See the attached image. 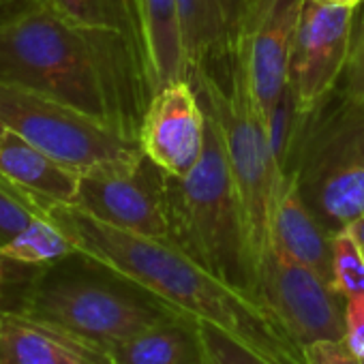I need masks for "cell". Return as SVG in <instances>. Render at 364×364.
<instances>
[{"mask_svg": "<svg viewBox=\"0 0 364 364\" xmlns=\"http://www.w3.org/2000/svg\"><path fill=\"white\" fill-rule=\"evenodd\" d=\"M0 82L35 90L135 137L150 90L135 41L37 3L0 24Z\"/></svg>", "mask_w": 364, "mask_h": 364, "instance_id": "1", "label": "cell"}, {"mask_svg": "<svg viewBox=\"0 0 364 364\" xmlns=\"http://www.w3.org/2000/svg\"><path fill=\"white\" fill-rule=\"evenodd\" d=\"M75 249L171 311L217 326L270 364H306L304 349L251 296L234 289L169 238L107 225L71 204H41Z\"/></svg>", "mask_w": 364, "mask_h": 364, "instance_id": "2", "label": "cell"}, {"mask_svg": "<svg viewBox=\"0 0 364 364\" xmlns=\"http://www.w3.org/2000/svg\"><path fill=\"white\" fill-rule=\"evenodd\" d=\"M167 210L169 240L255 300L257 262L251 232L221 133L208 112L200 163L182 178L167 176Z\"/></svg>", "mask_w": 364, "mask_h": 364, "instance_id": "3", "label": "cell"}, {"mask_svg": "<svg viewBox=\"0 0 364 364\" xmlns=\"http://www.w3.org/2000/svg\"><path fill=\"white\" fill-rule=\"evenodd\" d=\"M18 313L109 349L176 311L75 251L35 268Z\"/></svg>", "mask_w": 364, "mask_h": 364, "instance_id": "4", "label": "cell"}, {"mask_svg": "<svg viewBox=\"0 0 364 364\" xmlns=\"http://www.w3.org/2000/svg\"><path fill=\"white\" fill-rule=\"evenodd\" d=\"M285 176L332 236L362 219L364 105L336 86L304 116Z\"/></svg>", "mask_w": 364, "mask_h": 364, "instance_id": "5", "label": "cell"}, {"mask_svg": "<svg viewBox=\"0 0 364 364\" xmlns=\"http://www.w3.org/2000/svg\"><path fill=\"white\" fill-rule=\"evenodd\" d=\"M228 86L215 77L208 65L193 67L189 80L221 133L257 262L262 251L268 247L272 208L287 178L274 159L266 118L251 90L240 33L228 54Z\"/></svg>", "mask_w": 364, "mask_h": 364, "instance_id": "6", "label": "cell"}, {"mask_svg": "<svg viewBox=\"0 0 364 364\" xmlns=\"http://www.w3.org/2000/svg\"><path fill=\"white\" fill-rule=\"evenodd\" d=\"M0 129H9L75 173L127 167L144 152L139 139L46 95L0 82Z\"/></svg>", "mask_w": 364, "mask_h": 364, "instance_id": "7", "label": "cell"}, {"mask_svg": "<svg viewBox=\"0 0 364 364\" xmlns=\"http://www.w3.org/2000/svg\"><path fill=\"white\" fill-rule=\"evenodd\" d=\"M255 300L302 349L345 338V300L317 272L272 245L257 259Z\"/></svg>", "mask_w": 364, "mask_h": 364, "instance_id": "8", "label": "cell"}, {"mask_svg": "<svg viewBox=\"0 0 364 364\" xmlns=\"http://www.w3.org/2000/svg\"><path fill=\"white\" fill-rule=\"evenodd\" d=\"M71 206L124 232L169 238L167 173L146 154L127 167L82 173Z\"/></svg>", "mask_w": 364, "mask_h": 364, "instance_id": "9", "label": "cell"}, {"mask_svg": "<svg viewBox=\"0 0 364 364\" xmlns=\"http://www.w3.org/2000/svg\"><path fill=\"white\" fill-rule=\"evenodd\" d=\"M358 9L304 0L287 86L302 114L313 112L341 82L353 41Z\"/></svg>", "mask_w": 364, "mask_h": 364, "instance_id": "10", "label": "cell"}, {"mask_svg": "<svg viewBox=\"0 0 364 364\" xmlns=\"http://www.w3.org/2000/svg\"><path fill=\"white\" fill-rule=\"evenodd\" d=\"M141 152L167 176H187L202 159L206 109L191 80H173L156 88L139 124Z\"/></svg>", "mask_w": 364, "mask_h": 364, "instance_id": "11", "label": "cell"}, {"mask_svg": "<svg viewBox=\"0 0 364 364\" xmlns=\"http://www.w3.org/2000/svg\"><path fill=\"white\" fill-rule=\"evenodd\" d=\"M304 0H247L240 43L253 97L266 116L287 90L289 60Z\"/></svg>", "mask_w": 364, "mask_h": 364, "instance_id": "12", "label": "cell"}, {"mask_svg": "<svg viewBox=\"0 0 364 364\" xmlns=\"http://www.w3.org/2000/svg\"><path fill=\"white\" fill-rule=\"evenodd\" d=\"M0 364H114L107 349L18 311L0 313Z\"/></svg>", "mask_w": 364, "mask_h": 364, "instance_id": "13", "label": "cell"}, {"mask_svg": "<svg viewBox=\"0 0 364 364\" xmlns=\"http://www.w3.org/2000/svg\"><path fill=\"white\" fill-rule=\"evenodd\" d=\"M135 41L150 97L173 80H189L191 65L182 41L178 0H129Z\"/></svg>", "mask_w": 364, "mask_h": 364, "instance_id": "14", "label": "cell"}, {"mask_svg": "<svg viewBox=\"0 0 364 364\" xmlns=\"http://www.w3.org/2000/svg\"><path fill=\"white\" fill-rule=\"evenodd\" d=\"M268 245L289 259L311 268L326 283L334 281V236L304 204L294 180L287 178L274 202ZM334 289V287H332Z\"/></svg>", "mask_w": 364, "mask_h": 364, "instance_id": "15", "label": "cell"}, {"mask_svg": "<svg viewBox=\"0 0 364 364\" xmlns=\"http://www.w3.org/2000/svg\"><path fill=\"white\" fill-rule=\"evenodd\" d=\"M0 176L39 204H73L77 198L80 173L9 129H0Z\"/></svg>", "mask_w": 364, "mask_h": 364, "instance_id": "16", "label": "cell"}, {"mask_svg": "<svg viewBox=\"0 0 364 364\" xmlns=\"http://www.w3.org/2000/svg\"><path fill=\"white\" fill-rule=\"evenodd\" d=\"M114 364H206L200 321L180 313L107 349Z\"/></svg>", "mask_w": 364, "mask_h": 364, "instance_id": "17", "label": "cell"}, {"mask_svg": "<svg viewBox=\"0 0 364 364\" xmlns=\"http://www.w3.org/2000/svg\"><path fill=\"white\" fill-rule=\"evenodd\" d=\"M178 11L191 69L228 58L240 33L245 0H178Z\"/></svg>", "mask_w": 364, "mask_h": 364, "instance_id": "18", "label": "cell"}, {"mask_svg": "<svg viewBox=\"0 0 364 364\" xmlns=\"http://www.w3.org/2000/svg\"><path fill=\"white\" fill-rule=\"evenodd\" d=\"M75 245L60 230V225L48 215V210L35 217L11 242H7L0 253L28 264V266H46L58 262L71 253H75Z\"/></svg>", "mask_w": 364, "mask_h": 364, "instance_id": "19", "label": "cell"}, {"mask_svg": "<svg viewBox=\"0 0 364 364\" xmlns=\"http://www.w3.org/2000/svg\"><path fill=\"white\" fill-rule=\"evenodd\" d=\"M41 3L73 24L124 33L135 41V22L129 0H41Z\"/></svg>", "mask_w": 364, "mask_h": 364, "instance_id": "20", "label": "cell"}, {"mask_svg": "<svg viewBox=\"0 0 364 364\" xmlns=\"http://www.w3.org/2000/svg\"><path fill=\"white\" fill-rule=\"evenodd\" d=\"M43 213L46 208L37 202V198L18 189L5 176H0V249Z\"/></svg>", "mask_w": 364, "mask_h": 364, "instance_id": "21", "label": "cell"}, {"mask_svg": "<svg viewBox=\"0 0 364 364\" xmlns=\"http://www.w3.org/2000/svg\"><path fill=\"white\" fill-rule=\"evenodd\" d=\"M332 287L343 300L364 294V251L347 230L334 236Z\"/></svg>", "mask_w": 364, "mask_h": 364, "instance_id": "22", "label": "cell"}, {"mask_svg": "<svg viewBox=\"0 0 364 364\" xmlns=\"http://www.w3.org/2000/svg\"><path fill=\"white\" fill-rule=\"evenodd\" d=\"M200 332L206 351V364H270L253 349L232 338L217 326L200 321Z\"/></svg>", "mask_w": 364, "mask_h": 364, "instance_id": "23", "label": "cell"}, {"mask_svg": "<svg viewBox=\"0 0 364 364\" xmlns=\"http://www.w3.org/2000/svg\"><path fill=\"white\" fill-rule=\"evenodd\" d=\"M37 266L16 262L0 253V313L18 311L24 289Z\"/></svg>", "mask_w": 364, "mask_h": 364, "instance_id": "24", "label": "cell"}, {"mask_svg": "<svg viewBox=\"0 0 364 364\" xmlns=\"http://www.w3.org/2000/svg\"><path fill=\"white\" fill-rule=\"evenodd\" d=\"M338 88L347 97L364 105V22H355L351 52H349L343 77L338 82Z\"/></svg>", "mask_w": 364, "mask_h": 364, "instance_id": "25", "label": "cell"}, {"mask_svg": "<svg viewBox=\"0 0 364 364\" xmlns=\"http://www.w3.org/2000/svg\"><path fill=\"white\" fill-rule=\"evenodd\" d=\"M345 345L364 360V294L345 300Z\"/></svg>", "mask_w": 364, "mask_h": 364, "instance_id": "26", "label": "cell"}, {"mask_svg": "<svg viewBox=\"0 0 364 364\" xmlns=\"http://www.w3.org/2000/svg\"><path fill=\"white\" fill-rule=\"evenodd\" d=\"M306 364H362L358 355L349 351L345 341H319L304 347Z\"/></svg>", "mask_w": 364, "mask_h": 364, "instance_id": "27", "label": "cell"}, {"mask_svg": "<svg viewBox=\"0 0 364 364\" xmlns=\"http://www.w3.org/2000/svg\"><path fill=\"white\" fill-rule=\"evenodd\" d=\"M41 0H0V24H7Z\"/></svg>", "mask_w": 364, "mask_h": 364, "instance_id": "28", "label": "cell"}, {"mask_svg": "<svg viewBox=\"0 0 364 364\" xmlns=\"http://www.w3.org/2000/svg\"><path fill=\"white\" fill-rule=\"evenodd\" d=\"M313 3L328 5V7H347V9H360V7L364 5V0H313Z\"/></svg>", "mask_w": 364, "mask_h": 364, "instance_id": "29", "label": "cell"}, {"mask_svg": "<svg viewBox=\"0 0 364 364\" xmlns=\"http://www.w3.org/2000/svg\"><path fill=\"white\" fill-rule=\"evenodd\" d=\"M347 232L355 238V242L364 249V217L362 219H358V221H353L349 228H347Z\"/></svg>", "mask_w": 364, "mask_h": 364, "instance_id": "30", "label": "cell"}, {"mask_svg": "<svg viewBox=\"0 0 364 364\" xmlns=\"http://www.w3.org/2000/svg\"><path fill=\"white\" fill-rule=\"evenodd\" d=\"M355 20H358V22H364V5L358 9V16H355Z\"/></svg>", "mask_w": 364, "mask_h": 364, "instance_id": "31", "label": "cell"}, {"mask_svg": "<svg viewBox=\"0 0 364 364\" xmlns=\"http://www.w3.org/2000/svg\"><path fill=\"white\" fill-rule=\"evenodd\" d=\"M362 364H364V360H362Z\"/></svg>", "mask_w": 364, "mask_h": 364, "instance_id": "32", "label": "cell"}, {"mask_svg": "<svg viewBox=\"0 0 364 364\" xmlns=\"http://www.w3.org/2000/svg\"><path fill=\"white\" fill-rule=\"evenodd\" d=\"M245 3H247V0H245Z\"/></svg>", "mask_w": 364, "mask_h": 364, "instance_id": "33", "label": "cell"}, {"mask_svg": "<svg viewBox=\"0 0 364 364\" xmlns=\"http://www.w3.org/2000/svg\"><path fill=\"white\" fill-rule=\"evenodd\" d=\"M355 22H358V20H355Z\"/></svg>", "mask_w": 364, "mask_h": 364, "instance_id": "34", "label": "cell"}, {"mask_svg": "<svg viewBox=\"0 0 364 364\" xmlns=\"http://www.w3.org/2000/svg\"><path fill=\"white\" fill-rule=\"evenodd\" d=\"M362 251H364V249H362Z\"/></svg>", "mask_w": 364, "mask_h": 364, "instance_id": "35", "label": "cell"}]
</instances>
